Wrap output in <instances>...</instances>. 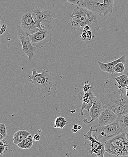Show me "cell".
Returning a JSON list of instances; mask_svg holds the SVG:
<instances>
[{
	"label": "cell",
	"instance_id": "6da1fadb",
	"mask_svg": "<svg viewBox=\"0 0 128 157\" xmlns=\"http://www.w3.org/2000/svg\"><path fill=\"white\" fill-rule=\"evenodd\" d=\"M27 78L40 92L46 96L54 95L57 90L52 73L46 69H42V73H39L35 68H33L32 74L27 75Z\"/></svg>",
	"mask_w": 128,
	"mask_h": 157
},
{
	"label": "cell",
	"instance_id": "7a4b0ae2",
	"mask_svg": "<svg viewBox=\"0 0 128 157\" xmlns=\"http://www.w3.org/2000/svg\"><path fill=\"white\" fill-rule=\"evenodd\" d=\"M103 106L108 107L120 118L128 113V97L126 94V88H117L112 96L103 99Z\"/></svg>",
	"mask_w": 128,
	"mask_h": 157
},
{
	"label": "cell",
	"instance_id": "3957f363",
	"mask_svg": "<svg viewBox=\"0 0 128 157\" xmlns=\"http://www.w3.org/2000/svg\"><path fill=\"white\" fill-rule=\"evenodd\" d=\"M70 21L74 29L82 31L86 25L90 26L97 22V19L96 14L77 5L71 14Z\"/></svg>",
	"mask_w": 128,
	"mask_h": 157
},
{
	"label": "cell",
	"instance_id": "277c9868",
	"mask_svg": "<svg viewBox=\"0 0 128 157\" xmlns=\"http://www.w3.org/2000/svg\"><path fill=\"white\" fill-rule=\"evenodd\" d=\"M33 18L40 29H46L52 33L57 26V15L50 10L43 9L40 7L32 10Z\"/></svg>",
	"mask_w": 128,
	"mask_h": 157
},
{
	"label": "cell",
	"instance_id": "5b68a950",
	"mask_svg": "<svg viewBox=\"0 0 128 157\" xmlns=\"http://www.w3.org/2000/svg\"><path fill=\"white\" fill-rule=\"evenodd\" d=\"M125 132L105 143L106 152L114 155L128 156V140Z\"/></svg>",
	"mask_w": 128,
	"mask_h": 157
},
{
	"label": "cell",
	"instance_id": "8992f818",
	"mask_svg": "<svg viewBox=\"0 0 128 157\" xmlns=\"http://www.w3.org/2000/svg\"><path fill=\"white\" fill-rule=\"evenodd\" d=\"M124 132L119 125V120L105 126L97 125L93 129L92 135L98 141L105 144L109 140L112 139Z\"/></svg>",
	"mask_w": 128,
	"mask_h": 157
},
{
	"label": "cell",
	"instance_id": "52a82bcc",
	"mask_svg": "<svg viewBox=\"0 0 128 157\" xmlns=\"http://www.w3.org/2000/svg\"><path fill=\"white\" fill-rule=\"evenodd\" d=\"M114 0H103L100 2L95 0H80L78 4L91 10L94 13L103 17L113 13Z\"/></svg>",
	"mask_w": 128,
	"mask_h": 157
},
{
	"label": "cell",
	"instance_id": "ba28073f",
	"mask_svg": "<svg viewBox=\"0 0 128 157\" xmlns=\"http://www.w3.org/2000/svg\"><path fill=\"white\" fill-rule=\"evenodd\" d=\"M17 30L18 37L22 44L23 51L25 55L27 56L29 60L31 61L35 56L37 48L33 46L28 34L23 30L21 26L17 25Z\"/></svg>",
	"mask_w": 128,
	"mask_h": 157
},
{
	"label": "cell",
	"instance_id": "9c48e42d",
	"mask_svg": "<svg viewBox=\"0 0 128 157\" xmlns=\"http://www.w3.org/2000/svg\"><path fill=\"white\" fill-rule=\"evenodd\" d=\"M93 128L91 127L89 131L85 134H83L85 140H88L91 142V144L89 146L91 147L89 149V154L93 156V154H95L98 157H104L106 152L105 144L99 141L92 135Z\"/></svg>",
	"mask_w": 128,
	"mask_h": 157
},
{
	"label": "cell",
	"instance_id": "30bf717a",
	"mask_svg": "<svg viewBox=\"0 0 128 157\" xmlns=\"http://www.w3.org/2000/svg\"><path fill=\"white\" fill-rule=\"evenodd\" d=\"M28 35L33 46L37 48H42L52 40V33L46 29H39L34 34Z\"/></svg>",
	"mask_w": 128,
	"mask_h": 157
},
{
	"label": "cell",
	"instance_id": "8fae6325",
	"mask_svg": "<svg viewBox=\"0 0 128 157\" xmlns=\"http://www.w3.org/2000/svg\"><path fill=\"white\" fill-rule=\"evenodd\" d=\"M21 27L26 33L29 35L34 34L40 29L30 12H26L22 16Z\"/></svg>",
	"mask_w": 128,
	"mask_h": 157
},
{
	"label": "cell",
	"instance_id": "7c38bea8",
	"mask_svg": "<svg viewBox=\"0 0 128 157\" xmlns=\"http://www.w3.org/2000/svg\"><path fill=\"white\" fill-rule=\"evenodd\" d=\"M103 110L101 113L97 125L105 126L108 125L119 119L118 116L108 107L103 106Z\"/></svg>",
	"mask_w": 128,
	"mask_h": 157
},
{
	"label": "cell",
	"instance_id": "4fadbf2b",
	"mask_svg": "<svg viewBox=\"0 0 128 157\" xmlns=\"http://www.w3.org/2000/svg\"><path fill=\"white\" fill-rule=\"evenodd\" d=\"M103 110V107L102 101L100 100L96 95L93 104L89 111L91 120L88 121L87 119H85L82 120L83 122L85 124H88L93 122L94 121L96 120L97 119L100 117Z\"/></svg>",
	"mask_w": 128,
	"mask_h": 157
},
{
	"label": "cell",
	"instance_id": "5bb4252c",
	"mask_svg": "<svg viewBox=\"0 0 128 157\" xmlns=\"http://www.w3.org/2000/svg\"><path fill=\"white\" fill-rule=\"evenodd\" d=\"M119 62H122L126 64V55H123L119 59H116L113 61L107 63L101 62V61H98V64L101 68V71L106 73H109L111 74H115V72L114 70V67L117 63Z\"/></svg>",
	"mask_w": 128,
	"mask_h": 157
},
{
	"label": "cell",
	"instance_id": "9a60e30c",
	"mask_svg": "<svg viewBox=\"0 0 128 157\" xmlns=\"http://www.w3.org/2000/svg\"><path fill=\"white\" fill-rule=\"evenodd\" d=\"M30 135V133L27 130L22 129L17 131L13 136V143L16 145H18L20 143L26 139Z\"/></svg>",
	"mask_w": 128,
	"mask_h": 157
},
{
	"label": "cell",
	"instance_id": "2e32d148",
	"mask_svg": "<svg viewBox=\"0 0 128 157\" xmlns=\"http://www.w3.org/2000/svg\"><path fill=\"white\" fill-rule=\"evenodd\" d=\"M96 95H94L92 91H91L90 97L86 101L82 102V108H81V116L82 117L83 116V110H86L89 112L90 108L93 104L95 97Z\"/></svg>",
	"mask_w": 128,
	"mask_h": 157
},
{
	"label": "cell",
	"instance_id": "e0dca14e",
	"mask_svg": "<svg viewBox=\"0 0 128 157\" xmlns=\"http://www.w3.org/2000/svg\"><path fill=\"white\" fill-rule=\"evenodd\" d=\"M33 137L31 135H30L26 139L21 142V143L18 144V146L19 148L23 149H29L31 148L33 144Z\"/></svg>",
	"mask_w": 128,
	"mask_h": 157
},
{
	"label": "cell",
	"instance_id": "ac0fdd59",
	"mask_svg": "<svg viewBox=\"0 0 128 157\" xmlns=\"http://www.w3.org/2000/svg\"><path fill=\"white\" fill-rule=\"evenodd\" d=\"M119 125L125 133L128 132V113L118 119Z\"/></svg>",
	"mask_w": 128,
	"mask_h": 157
},
{
	"label": "cell",
	"instance_id": "d6986e66",
	"mask_svg": "<svg viewBox=\"0 0 128 157\" xmlns=\"http://www.w3.org/2000/svg\"><path fill=\"white\" fill-rule=\"evenodd\" d=\"M54 127L55 128H60L63 129L67 124V121L66 118L64 117H57L55 121Z\"/></svg>",
	"mask_w": 128,
	"mask_h": 157
},
{
	"label": "cell",
	"instance_id": "ffe728a7",
	"mask_svg": "<svg viewBox=\"0 0 128 157\" xmlns=\"http://www.w3.org/2000/svg\"><path fill=\"white\" fill-rule=\"evenodd\" d=\"M117 83L121 86L122 88H126L128 85V76L126 74H123L114 78Z\"/></svg>",
	"mask_w": 128,
	"mask_h": 157
},
{
	"label": "cell",
	"instance_id": "44dd1931",
	"mask_svg": "<svg viewBox=\"0 0 128 157\" xmlns=\"http://www.w3.org/2000/svg\"><path fill=\"white\" fill-rule=\"evenodd\" d=\"M8 144L5 140L0 141V157L6 154L8 151Z\"/></svg>",
	"mask_w": 128,
	"mask_h": 157
},
{
	"label": "cell",
	"instance_id": "7402d4cb",
	"mask_svg": "<svg viewBox=\"0 0 128 157\" xmlns=\"http://www.w3.org/2000/svg\"><path fill=\"white\" fill-rule=\"evenodd\" d=\"M91 89L88 92H85L84 91H81L78 94V98L82 101H85L89 98L91 93Z\"/></svg>",
	"mask_w": 128,
	"mask_h": 157
},
{
	"label": "cell",
	"instance_id": "603a6c76",
	"mask_svg": "<svg viewBox=\"0 0 128 157\" xmlns=\"http://www.w3.org/2000/svg\"><path fill=\"white\" fill-rule=\"evenodd\" d=\"M114 70L115 73L123 74L125 70V64L122 62H119L114 67Z\"/></svg>",
	"mask_w": 128,
	"mask_h": 157
},
{
	"label": "cell",
	"instance_id": "cb8c5ba5",
	"mask_svg": "<svg viewBox=\"0 0 128 157\" xmlns=\"http://www.w3.org/2000/svg\"><path fill=\"white\" fill-rule=\"evenodd\" d=\"M7 29V25L5 22V21L1 17V30H0V35L2 36L6 31Z\"/></svg>",
	"mask_w": 128,
	"mask_h": 157
},
{
	"label": "cell",
	"instance_id": "d4e9b609",
	"mask_svg": "<svg viewBox=\"0 0 128 157\" xmlns=\"http://www.w3.org/2000/svg\"><path fill=\"white\" fill-rule=\"evenodd\" d=\"M0 134L3 135L5 137L7 136V129L4 124H0Z\"/></svg>",
	"mask_w": 128,
	"mask_h": 157
},
{
	"label": "cell",
	"instance_id": "484cf974",
	"mask_svg": "<svg viewBox=\"0 0 128 157\" xmlns=\"http://www.w3.org/2000/svg\"><path fill=\"white\" fill-rule=\"evenodd\" d=\"M92 86L90 84L86 83L83 86V91L85 92H88L89 90L91 89Z\"/></svg>",
	"mask_w": 128,
	"mask_h": 157
},
{
	"label": "cell",
	"instance_id": "4316f807",
	"mask_svg": "<svg viewBox=\"0 0 128 157\" xmlns=\"http://www.w3.org/2000/svg\"><path fill=\"white\" fill-rule=\"evenodd\" d=\"M87 40L89 41H90L92 39L93 33L91 30H89L87 32Z\"/></svg>",
	"mask_w": 128,
	"mask_h": 157
},
{
	"label": "cell",
	"instance_id": "83f0119b",
	"mask_svg": "<svg viewBox=\"0 0 128 157\" xmlns=\"http://www.w3.org/2000/svg\"><path fill=\"white\" fill-rule=\"evenodd\" d=\"M68 2L70 3L72 5H78L80 0H66Z\"/></svg>",
	"mask_w": 128,
	"mask_h": 157
},
{
	"label": "cell",
	"instance_id": "f1b7e54d",
	"mask_svg": "<svg viewBox=\"0 0 128 157\" xmlns=\"http://www.w3.org/2000/svg\"><path fill=\"white\" fill-rule=\"evenodd\" d=\"M81 38L83 41L86 40L87 39V32H83L81 36Z\"/></svg>",
	"mask_w": 128,
	"mask_h": 157
},
{
	"label": "cell",
	"instance_id": "f546056e",
	"mask_svg": "<svg viewBox=\"0 0 128 157\" xmlns=\"http://www.w3.org/2000/svg\"><path fill=\"white\" fill-rule=\"evenodd\" d=\"M33 137L34 140L36 141H38L40 140L41 139V136L38 134H35V135L33 136Z\"/></svg>",
	"mask_w": 128,
	"mask_h": 157
},
{
	"label": "cell",
	"instance_id": "4dcf8cb0",
	"mask_svg": "<svg viewBox=\"0 0 128 157\" xmlns=\"http://www.w3.org/2000/svg\"><path fill=\"white\" fill-rule=\"evenodd\" d=\"M90 30V26L89 25H86L84 27V28H83V32H87L88 31Z\"/></svg>",
	"mask_w": 128,
	"mask_h": 157
},
{
	"label": "cell",
	"instance_id": "1f68e13d",
	"mask_svg": "<svg viewBox=\"0 0 128 157\" xmlns=\"http://www.w3.org/2000/svg\"><path fill=\"white\" fill-rule=\"evenodd\" d=\"M78 124H74V125H73V128L72 129H76V130H78Z\"/></svg>",
	"mask_w": 128,
	"mask_h": 157
},
{
	"label": "cell",
	"instance_id": "d6a6232c",
	"mask_svg": "<svg viewBox=\"0 0 128 157\" xmlns=\"http://www.w3.org/2000/svg\"><path fill=\"white\" fill-rule=\"evenodd\" d=\"M5 138V137L3 135L0 134V140H4V139Z\"/></svg>",
	"mask_w": 128,
	"mask_h": 157
},
{
	"label": "cell",
	"instance_id": "836d02e7",
	"mask_svg": "<svg viewBox=\"0 0 128 157\" xmlns=\"http://www.w3.org/2000/svg\"><path fill=\"white\" fill-rule=\"evenodd\" d=\"M126 94L128 97V85L126 87Z\"/></svg>",
	"mask_w": 128,
	"mask_h": 157
},
{
	"label": "cell",
	"instance_id": "e575fe53",
	"mask_svg": "<svg viewBox=\"0 0 128 157\" xmlns=\"http://www.w3.org/2000/svg\"><path fill=\"white\" fill-rule=\"evenodd\" d=\"M71 131H72V132H73V133H75L77 132V131H78V130H76V129H71Z\"/></svg>",
	"mask_w": 128,
	"mask_h": 157
},
{
	"label": "cell",
	"instance_id": "d590c367",
	"mask_svg": "<svg viewBox=\"0 0 128 157\" xmlns=\"http://www.w3.org/2000/svg\"><path fill=\"white\" fill-rule=\"evenodd\" d=\"M82 129V127L81 125H79L78 124V130H81V129Z\"/></svg>",
	"mask_w": 128,
	"mask_h": 157
},
{
	"label": "cell",
	"instance_id": "8d00e7d4",
	"mask_svg": "<svg viewBox=\"0 0 128 157\" xmlns=\"http://www.w3.org/2000/svg\"><path fill=\"white\" fill-rule=\"evenodd\" d=\"M126 136L127 138V139L128 140V132L127 133L126 135Z\"/></svg>",
	"mask_w": 128,
	"mask_h": 157
}]
</instances>
